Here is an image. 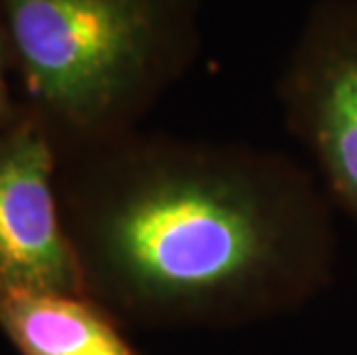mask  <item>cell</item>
Here are the masks:
<instances>
[{"instance_id":"1","label":"cell","mask_w":357,"mask_h":355,"mask_svg":"<svg viewBox=\"0 0 357 355\" xmlns=\"http://www.w3.org/2000/svg\"><path fill=\"white\" fill-rule=\"evenodd\" d=\"M72 187L88 293L157 326L240 328L332 282L330 194L279 150L235 141L97 143Z\"/></svg>"},{"instance_id":"2","label":"cell","mask_w":357,"mask_h":355,"mask_svg":"<svg viewBox=\"0 0 357 355\" xmlns=\"http://www.w3.org/2000/svg\"><path fill=\"white\" fill-rule=\"evenodd\" d=\"M30 90L67 134H120L201 47V0H5Z\"/></svg>"},{"instance_id":"3","label":"cell","mask_w":357,"mask_h":355,"mask_svg":"<svg viewBox=\"0 0 357 355\" xmlns=\"http://www.w3.org/2000/svg\"><path fill=\"white\" fill-rule=\"evenodd\" d=\"M288 130L357 222V0H318L279 77Z\"/></svg>"},{"instance_id":"4","label":"cell","mask_w":357,"mask_h":355,"mask_svg":"<svg viewBox=\"0 0 357 355\" xmlns=\"http://www.w3.org/2000/svg\"><path fill=\"white\" fill-rule=\"evenodd\" d=\"M0 289L88 296L53 192V148L37 120L0 137Z\"/></svg>"},{"instance_id":"5","label":"cell","mask_w":357,"mask_h":355,"mask_svg":"<svg viewBox=\"0 0 357 355\" xmlns=\"http://www.w3.org/2000/svg\"><path fill=\"white\" fill-rule=\"evenodd\" d=\"M0 328L21 355H141L88 296L0 289Z\"/></svg>"},{"instance_id":"6","label":"cell","mask_w":357,"mask_h":355,"mask_svg":"<svg viewBox=\"0 0 357 355\" xmlns=\"http://www.w3.org/2000/svg\"><path fill=\"white\" fill-rule=\"evenodd\" d=\"M5 107V81H3V67H0V113Z\"/></svg>"}]
</instances>
